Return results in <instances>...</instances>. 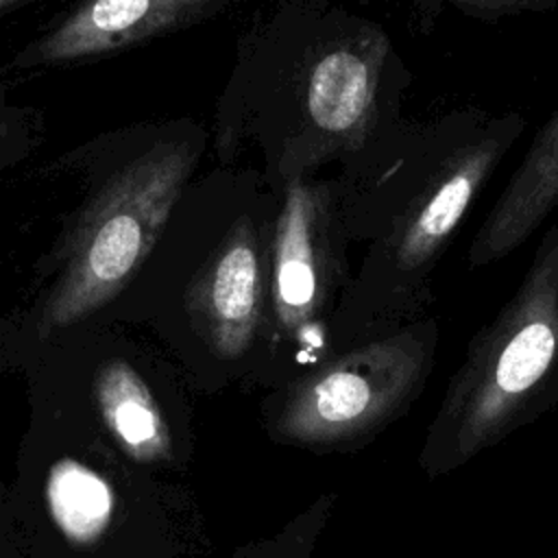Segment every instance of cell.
I'll return each mask as SVG.
<instances>
[{
  "label": "cell",
  "instance_id": "6da1fadb",
  "mask_svg": "<svg viewBox=\"0 0 558 558\" xmlns=\"http://www.w3.org/2000/svg\"><path fill=\"white\" fill-rule=\"evenodd\" d=\"M523 131V113L477 107L412 122L373 181L377 229L357 288L368 338L432 316L440 259Z\"/></svg>",
  "mask_w": 558,
  "mask_h": 558
},
{
  "label": "cell",
  "instance_id": "7a4b0ae2",
  "mask_svg": "<svg viewBox=\"0 0 558 558\" xmlns=\"http://www.w3.org/2000/svg\"><path fill=\"white\" fill-rule=\"evenodd\" d=\"M558 405V222L499 312L469 340L421 464L442 473Z\"/></svg>",
  "mask_w": 558,
  "mask_h": 558
},
{
  "label": "cell",
  "instance_id": "3957f363",
  "mask_svg": "<svg viewBox=\"0 0 558 558\" xmlns=\"http://www.w3.org/2000/svg\"><path fill=\"white\" fill-rule=\"evenodd\" d=\"M194 159L190 142H161L107 181L63 246V264L39 318L44 333L83 320L126 288L159 240Z\"/></svg>",
  "mask_w": 558,
  "mask_h": 558
},
{
  "label": "cell",
  "instance_id": "277c9868",
  "mask_svg": "<svg viewBox=\"0 0 558 558\" xmlns=\"http://www.w3.org/2000/svg\"><path fill=\"white\" fill-rule=\"evenodd\" d=\"M434 316L366 338L305 377L288 397L277 432L294 442H340L381 427L412 403L436 362Z\"/></svg>",
  "mask_w": 558,
  "mask_h": 558
},
{
  "label": "cell",
  "instance_id": "5b68a950",
  "mask_svg": "<svg viewBox=\"0 0 558 558\" xmlns=\"http://www.w3.org/2000/svg\"><path fill=\"white\" fill-rule=\"evenodd\" d=\"M329 185L292 181L275 229L272 305L283 329L310 323L338 277L336 209Z\"/></svg>",
  "mask_w": 558,
  "mask_h": 558
},
{
  "label": "cell",
  "instance_id": "8992f818",
  "mask_svg": "<svg viewBox=\"0 0 558 558\" xmlns=\"http://www.w3.org/2000/svg\"><path fill=\"white\" fill-rule=\"evenodd\" d=\"M185 305L214 353L238 357L248 349L262 310L259 242L248 218L233 222L192 279Z\"/></svg>",
  "mask_w": 558,
  "mask_h": 558
},
{
  "label": "cell",
  "instance_id": "52a82bcc",
  "mask_svg": "<svg viewBox=\"0 0 558 558\" xmlns=\"http://www.w3.org/2000/svg\"><path fill=\"white\" fill-rule=\"evenodd\" d=\"M218 0H87L54 31L28 46L20 65L65 63L105 54L183 26Z\"/></svg>",
  "mask_w": 558,
  "mask_h": 558
},
{
  "label": "cell",
  "instance_id": "ba28073f",
  "mask_svg": "<svg viewBox=\"0 0 558 558\" xmlns=\"http://www.w3.org/2000/svg\"><path fill=\"white\" fill-rule=\"evenodd\" d=\"M558 207V107L536 131L519 168L477 227L466 264L482 268L514 253Z\"/></svg>",
  "mask_w": 558,
  "mask_h": 558
},
{
  "label": "cell",
  "instance_id": "9c48e42d",
  "mask_svg": "<svg viewBox=\"0 0 558 558\" xmlns=\"http://www.w3.org/2000/svg\"><path fill=\"white\" fill-rule=\"evenodd\" d=\"M105 425L120 447L140 462L163 460L170 451L168 427L142 375L124 360L100 366L94 384Z\"/></svg>",
  "mask_w": 558,
  "mask_h": 558
},
{
  "label": "cell",
  "instance_id": "30bf717a",
  "mask_svg": "<svg viewBox=\"0 0 558 558\" xmlns=\"http://www.w3.org/2000/svg\"><path fill=\"white\" fill-rule=\"evenodd\" d=\"M48 506L68 538L89 543L109 525L113 497L98 473L74 460H63L50 473Z\"/></svg>",
  "mask_w": 558,
  "mask_h": 558
},
{
  "label": "cell",
  "instance_id": "8fae6325",
  "mask_svg": "<svg viewBox=\"0 0 558 558\" xmlns=\"http://www.w3.org/2000/svg\"><path fill=\"white\" fill-rule=\"evenodd\" d=\"M408 2L423 31H427L429 24L442 11H456L482 24H497L508 17L549 13L558 9V0H408Z\"/></svg>",
  "mask_w": 558,
  "mask_h": 558
},
{
  "label": "cell",
  "instance_id": "7c38bea8",
  "mask_svg": "<svg viewBox=\"0 0 558 558\" xmlns=\"http://www.w3.org/2000/svg\"><path fill=\"white\" fill-rule=\"evenodd\" d=\"M15 2H20V0H0V9H7L11 4H15Z\"/></svg>",
  "mask_w": 558,
  "mask_h": 558
}]
</instances>
